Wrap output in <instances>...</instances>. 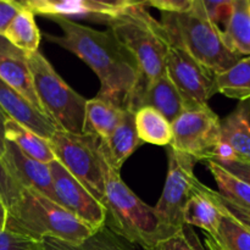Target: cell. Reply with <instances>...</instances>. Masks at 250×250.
<instances>
[{
  "instance_id": "ba28073f",
  "label": "cell",
  "mask_w": 250,
  "mask_h": 250,
  "mask_svg": "<svg viewBox=\"0 0 250 250\" xmlns=\"http://www.w3.org/2000/svg\"><path fill=\"white\" fill-rule=\"evenodd\" d=\"M171 127L170 146L197 161L212 160L221 143V119L209 106L185 110Z\"/></svg>"
},
{
  "instance_id": "8992f818",
  "label": "cell",
  "mask_w": 250,
  "mask_h": 250,
  "mask_svg": "<svg viewBox=\"0 0 250 250\" xmlns=\"http://www.w3.org/2000/svg\"><path fill=\"white\" fill-rule=\"evenodd\" d=\"M26 61L44 114L58 129L82 134L87 100L59 76L42 53L29 54Z\"/></svg>"
},
{
  "instance_id": "8d00e7d4",
  "label": "cell",
  "mask_w": 250,
  "mask_h": 250,
  "mask_svg": "<svg viewBox=\"0 0 250 250\" xmlns=\"http://www.w3.org/2000/svg\"><path fill=\"white\" fill-rule=\"evenodd\" d=\"M7 115L0 107V156L2 155L5 149V142H6V137H5V124L7 121Z\"/></svg>"
},
{
  "instance_id": "d6986e66",
  "label": "cell",
  "mask_w": 250,
  "mask_h": 250,
  "mask_svg": "<svg viewBox=\"0 0 250 250\" xmlns=\"http://www.w3.org/2000/svg\"><path fill=\"white\" fill-rule=\"evenodd\" d=\"M217 203L221 208V219L216 231L205 236L208 250H250V229L234 216L215 192Z\"/></svg>"
},
{
  "instance_id": "f1b7e54d",
  "label": "cell",
  "mask_w": 250,
  "mask_h": 250,
  "mask_svg": "<svg viewBox=\"0 0 250 250\" xmlns=\"http://www.w3.org/2000/svg\"><path fill=\"white\" fill-rule=\"evenodd\" d=\"M148 250H208L192 226L183 224L172 234Z\"/></svg>"
},
{
  "instance_id": "7402d4cb",
  "label": "cell",
  "mask_w": 250,
  "mask_h": 250,
  "mask_svg": "<svg viewBox=\"0 0 250 250\" xmlns=\"http://www.w3.org/2000/svg\"><path fill=\"white\" fill-rule=\"evenodd\" d=\"M221 33L232 53L250 56V0H234L233 11Z\"/></svg>"
},
{
  "instance_id": "484cf974",
  "label": "cell",
  "mask_w": 250,
  "mask_h": 250,
  "mask_svg": "<svg viewBox=\"0 0 250 250\" xmlns=\"http://www.w3.org/2000/svg\"><path fill=\"white\" fill-rule=\"evenodd\" d=\"M134 125L142 143L168 146L172 141V127L158 110L144 106L134 112Z\"/></svg>"
},
{
  "instance_id": "d4e9b609",
  "label": "cell",
  "mask_w": 250,
  "mask_h": 250,
  "mask_svg": "<svg viewBox=\"0 0 250 250\" xmlns=\"http://www.w3.org/2000/svg\"><path fill=\"white\" fill-rule=\"evenodd\" d=\"M34 16L36 15L31 10L22 6L2 34L12 46L21 50L26 56L37 53L41 43V32Z\"/></svg>"
},
{
  "instance_id": "f546056e",
  "label": "cell",
  "mask_w": 250,
  "mask_h": 250,
  "mask_svg": "<svg viewBox=\"0 0 250 250\" xmlns=\"http://www.w3.org/2000/svg\"><path fill=\"white\" fill-rule=\"evenodd\" d=\"M0 250H43V244L38 239L4 229H0Z\"/></svg>"
},
{
  "instance_id": "277c9868",
  "label": "cell",
  "mask_w": 250,
  "mask_h": 250,
  "mask_svg": "<svg viewBox=\"0 0 250 250\" xmlns=\"http://www.w3.org/2000/svg\"><path fill=\"white\" fill-rule=\"evenodd\" d=\"M103 205L106 210L105 225L127 242L146 250L176 231L166 226L155 209L142 202L122 181L120 172L107 165Z\"/></svg>"
},
{
  "instance_id": "ac0fdd59",
  "label": "cell",
  "mask_w": 250,
  "mask_h": 250,
  "mask_svg": "<svg viewBox=\"0 0 250 250\" xmlns=\"http://www.w3.org/2000/svg\"><path fill=\"white\" fill-rule=\"evenodd\" d=\"M208 168L219 187L225 207L246 225H250V185L239 180L214 161H207Z\"/></svg>"
},
{
  "instance_id": "d590c367",
  "label": "cell",
  "mask_w": 250,
  "mask_h": 250,
  "mask_svg": "<svg viewBox=\"0 0 250 250\" xmlns=\"http://www.w3.org/2000/svg\"><path fill=\"white\" fill-rule=\"evenodd\" d=\"M0 54H2V55L11 56V58L23 59V60H26V58H27V56L24 55L21 50L16 49L15 46H12L11 44L7 42V39L2 36V34H0Z\"/></svg>"
},
{
  "instance_id": "cb8c5ba5",
  "label": "cell",
  "mask_w": 250,
  "mask_h": 250,
  "mask_svg": "<svg viewBox=\"0 0 250 250\" xmlns=\"http://www.w3.org/2000/svg\"><path fill=\"white\" fill-rule=\"evenodd\" d=\"M0 78L16 92H19L24 99L28 100L37 110L44 114L34 89L31 70L26 60L0 54Z\"/></svg>"
},
{
  "instance_id": "4316f807",
  "label": "cell",
  "mask_w": 250,
  "mask_h": 250,
  "mask_svg": "<svg viewBox=\"0 0 250 250\" xmlns=\"http://www.w3.org/2000/svg\"><path fill=\"white\" fill-rule=\"evenodd\" d=\"M5 137L7 141L16 144L22 153L39 163L50 164L55 160L48 139L42 138L14 120L7 119L5 124Z\"/></svg>"
},
{
  "instance_id": "836d02e7",
  "label": "cell",
  "mask_w": 250,
  "mask_h": 250,
  "mask_svg": "<svg viewBox=\"0 0 250 250\" xmlns=\"http://www.w3.org/2000/svg\"><path fill=\"white\" fill-rule=\"evenodd\" d=\"M21 9L22 5L20 1L0 0V34H4L5 29Z\"/></svg>"
},
{
  "instance_id": "7a4b0ae2",
  "label": "cell",
  "mask_w": 250,
  "mask_h": 250,
  "mask_svg": "<svg viewBox=\"0 0 250 250\" xmlns=\"http://www.w3.org/2000/svg\"><path fill=\"white\" fill-rule=\"evenodd\" d=\"M107 27L133 55L138 65L141 80L127 109L131 110L142 90L165 73V60L171 42L160 21L149 14L146 1H134Z\"/></svg>"
},
{
  "instance_id": "5bb4252c",
  "label": "cell",
  "mask_w": 250,
  "mask_h": 250,
  "mask_svg": "<svg viewBox=\"0 0 250 250\" xmlns=\"http://www.w3.org/2000/svg\"><path fill=\"white\" fill-rule=\"evenodd\" d=\"M0 107L7 117L44 139H50L56 132V126L19 92L0 78Z\"/></svg>"
},
{
  "instance_id": "44dd1931",
  "label": "cell",
  "mask_w": 250,
  "mask_h": 250,
  "mask_svg": "<svg viewBox=\"0 0 250 250\" xmlns=\"http://www.w3.org/2000/svg\"><path fill=\"white\" fill-rule=\"evenodd\" d=\"M125 111L126 109H121L98 97L87 100L83 133L92 134L99 141H105L119 126Z\"/></svg>"
},
{
  "instance_id": "5b68a950",
  "label": "cell",
  "mask_w": 250,
  "mask_h": 250,
  "mask_svg": "<svg viewBox=\"0 0 250 250\" xmlns=\"http://www.w3.org/2000/svg\"><path fill=\"white\" fill-rule=\"evenodd\" d=\"M5 229L38 241L55 238L72 244L82 243L94 232L58 203L27 188L7 209Z\"/></svg>"
},
{
  "instance_id": "e0dca14e",
  "label": "cell",
  "mask_w": 250,
  "mask_h": 250,
  "mask_svg": "<svg viewBox=\"0 0 250 250\" xmlns=\"http://www.w3.org/2000/svg\"><path fill=\"white\" fill-rule=\"evenodd\" d=\"M220 219L221 208L215 197V190L197 180L183 209V222L211 234L216 231Z\"/></svg>"
},
{
  "instance_id": "9c48e42d",
  "label": "cell",
  "mask_w": 250,
  "mask_h": 250,
  "mask_svg": "<svg viewBox=\"0 0 250 250\" xmlns=\"http://www.w3.org/2000/svg\"><path fill=\"white\" fill-rule=\"evenodd\" d=\"M166 149L168 159L167 177L160 199L154 209L166 226L177 229L185 224L183 209L198 180L194 176V166L198 161L170 146Z\"/></svg>"
},
{
  "instance_id": "74e56055",
  "label": "cell",
  "mask_w": 250,
  "mask_h": 250,
  "mask_svg": "<svg viewBox=\"0 0 250 250\" xmlns=\"http://www.w3.org/2000/svg\"><path fill=\"white\" fill-rule=\"evenodd\" d=\"M6 216H7V209L5 208V205L2 204V202L0 200V229H5V222H6Z\"/></svg>"
},
{
  "instance_id": "83f0119b",
  "label": "cell",
  "mask_w": 250,
  "mask_h": 250,
  "mask_svg": "<svg viewBox=\"0 0 250 250\" xmlns=\"http://www.w3.org/2000/svg\"><path fill=\"white\" fill-rule=\"evenodd\" d=\"M216 92L239 102L250 99V56H244L224 72L215 75Z\"/></svg>"
},
{
  "instance_id": "8fae6325",
  "label": "cell",
  "mask_w": 250,
  "mask_h": 250,
  "mask_svg": "<svg viewBox=\"0 0 250 250\" xmlns=\"http://www.w3.org/2000/svg\"><path fill=\"white\" fill-rule=\"evenodd\" d=\"M22 6L31 10L34 15L48 19L62 17L71 20H88L109 26L116 17L126 12L134 1L117 0H24Z\"/></svg>"
},
{
  "instance_id": "ffe728a7",
  "label": "cell",
  "mask_w": 250,
  "mask_h": 250,
  "mask_svg": "<svg viewBox=\"0 0 250 250\" xmlns=\"http://www.w3.org/2000/svg\"><path fill=\"white\" fill-rule=\"evenodd\" d=\"M221 142L232 149L236 160L250 163V99L239 102L221 120Z\"/></svg>"
},
{
  "instance_id": "2e32d148",
  "label": "cell",
  "mask_w": 250,
  "mask_h": 250,
  "mask_svg": "<svg viewBox=\"0 0 250 250\" xmlns=\"http://www.w3.org/2000/svg\"><path fill=\"white\" fill-rule=\"evenodd\" d=\"M142 144L134 125V111L126 110L119 126L105 141H100L103 159L109 167L120 172L125 161Z\"/></svg>"
},
{
  "instance_id": "4fadbf2b",
  "label": "cell",
  "mask_w": 250,
  "mask_h": 250,
  "mask_svg": "<svg viewBox=\"0 0 250 250\" xmlns=\"http://www.w3.org/2000/svg\"><path fill=\"white\" fill-rule=\"evenodd\" d=\"M0 159L10 176L22 189H32L58 203L48 164L39 163L27 156L20 150L16 144L7 139L5 142L4 153Z\"/></svg>"
},
{
  "instance_id": "30bf717a",
  "label": "cell",
  "mask_w": 250,
  "mask_h": 250,
  "mask_svg": "<svg viewBox=\"0 0 250 250\" xmlns=\"http://www.w3.org/2000/svg\"><path fill=\"white\" fill-rule=\"evenodd\" d=\"M165 72L180 93L186 110L209 106L208 102L217 93L214 73L172 44L166 55Z\"/></svg>"
},
{
  "instance_id": "d6a6232c",
  "label": "cell",
  "mask_w": 250,
  "mask_h": 250,
  "mask_svg": "<svg viewBox=\"0 0 250 250\" xmlns=\"http://www.w3.org/2000/svg\"><path fill=\"white\" fill-rule=\"evenodd\" d=\"M193 2L194 0H151V1H146V5L155 7L160 12L180 14V12L188 11L193 6Z\"/></svg>"
},
{
  "instance_id": "e575fe53",
  "label": "cell",
  "mask_w": 250,
  "mask_h": 250,
  "mask_svg": "<svg viewBox=\"0 0 250 250\" xmlns=\"http://www.w3.org/2000/svg\"><path fill=\"white\" fill-rule=\"evenodd\" d=\"M214 163H216V161H214ZM216 164L221 166L222 168H225L227 172L232 173V175L236 176L237 178H239V180L244 181V182L250 185V163H244V161L239 160H232Z\"/></svg>"
},
{
  "instance_id": "f35d334b",
  "label": "cell",
  "mask_w": 250,
  "mask_h": 250,
  "mask_svg": "<svg viewBox=\"0 0 250 250\" xmlns=\"http://www.w3.org/2000/svg\"><path fill=\"white\" fill-rule=\"evenodd\" d=\"M247 226H248V227H249V229H250V225H247Z\"/></svg>"
},
{
  "instance_id": "9a60e30c",
  "label": "cell",
  "mask_w": 250,
  "mask_h": 250,
  "mask_svg": "<svg viewBox=\"0 0 250 250\" xmlns=\"http://www.w3.org/2000/svg\"><path fill=\"white\" fill-rule=\"evenodd\" d=\"M144 106L158 110L170 124H172L186 110L180 93L166 72L158 80L149 83L142 90L141 94L134 99L131 110L136 112L137 110Z\"/></svg>"
},
{
  "instance_id": "603a6c76",
  "label": "cell",
  "mask_w": 250,
  "mask_h": 250,
  "mask_svg": "<svg viewBox=\"0 0 250 250\" xmlns=\"http://www.w3.org/2000/svg\"><path fill=\"white\" fill-rule=\"evenodd\" d=\"M43 250H136L133 244L115 233L107 225L95 229L82 243L72 244L55 238H44Z\"/></svg>"
},
{
  "instance_id": "52a82bcc",
  "label": "cell",
  "mask_w": 250,
  "mask_h": 250,
  "mask_svg": "<svg viewBox=\"0 0 250 250\" xmlns=\"http://www.w3.org/2000/svg\"><path fill=\"white\" fill-rule=\"evenodd\" d=\"M99 143L92 134L68 133L61 129H56L49 139L55 160L103 204L106 163L100 153Z\"/></svg>"
},
{
  "instance_id": "4dcf8cb0",
  "label": "cell",
  "mask_w": 250,
  "mask_h": 250,
  "mask_svg": "<svg viewBox=\"0 0 250 250\" xmlns=\"http://www.w3.org/2000/svg\"><path fill=\"white\" fill-rule=\"evenodd\" d=\"M203 6H204L207 16L215 26L220 28V24L226 26L227 21L231 17L232 11H233V2L234 0H202ZM221 31V29H220Z\"/></svg>"
},
{
  "instance_id": "1f68e13d",
  "label": "cell",
  "mask_w": 250,
  "mask_h": 250,
  "mask_svg": "<svg viewBox=\"0 0 250 250\" xmlns=\"http://www.w3.org/2000/svg\"><path fill=\"white\" fill-rule=\"evenodd\" d=\"M22 188L10 176L0 159V200L6 209H10L19 200Z\"/></svg>"
},
{
  "instance_id": "7c38bea8",
  "label": "cell",
  "mask_w": 250,
  "mask_h": 250,
  "mask_svg": "<svg viewBox=\"0 0 250 250\" xmlns=\"http://www.w3.org/2000/svg\"><path fill=\"white\" fill-rule=\"evenodd\" d=\"M48 165L58 204L94 231L100 229L106 221L104 205L73 178L58 160L51 161Z\"/></svg>"
},
{
  "instance_id": "6da1fadb",
  "label": "cell",
  "mask_w": 250,
  "mask_h": 250,
  "mask_svg": "<svg viewBox=\"0 0 250 250\" xmlns=\"http://www.w3.org/2000/svg\"><path fill=\"white\" fill-rule=\"evenodd\" d=\"M60 27V36L45 34V39L71 51L84 61L98 76L97 97L121 109H128L139 85V70L133 55L110 29L97 31L76 21L50 17Z\"/></svg>"
},
{
  "instance_id": "3957f363",
  "label": "cell",
  "mask_w": 250,
  "mask_h": 250,
  "mask_svg": "<svg viewBox=\"0 0 250 250\" xmlns=\"http://www.w3.org/2000/svg\"><path fill=\"white\" fill-rule=\"evenodd\" d=\"M160 14V23L171 44L185 50L214 75L224 72L242 59L227 48L220 28L208 19L202 0H194L186 12Z\"/></svg>"
}]
</instances>
